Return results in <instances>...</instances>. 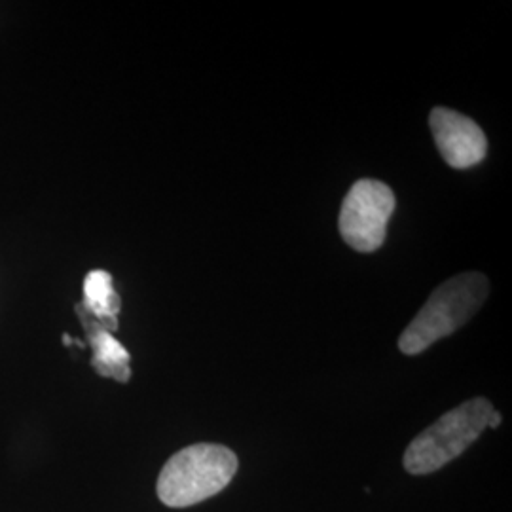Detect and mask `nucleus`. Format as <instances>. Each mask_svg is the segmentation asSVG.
Here are the masks:
<instances>
[{
    "label": "nucleus",
    "mask_w": 512,
    "mask_h": 512,
    "mask_svg": "<svg viewBox=\"0 0 512 512\" xmlns=\"http://www.w3.org/2000/svg\"><path fill=\"white\" fill-rule=\"evenodd\" d=\"M238 471L236 454L220 444H194L169 459L158 478V497L171 509L192 507L222 492Z\"/></svg>",
    "instance_id": "f03ea898"
},
{
    "label": "nucleus",
    "mask_w": 512,
    "mask_h": 512,
    "mask_svg": "<svg viewBox=\"0 0 512 512\" xmlns=\"http://www.w3.org/2000/svg\"><path fill=\"white\" fill-rule=\"evenodd\" d=\"M501 425V414L497 412V410H494L492 414H490V420H488V427L490 429H497Z\"/></svg>",
    "instance_id": "6e6552de"
},
{
    "label": "nucleus",
    "mask_w": 512,
    "mask_h": 512,
    "mask_svg": "<svg viewBox=\"0 0 512 512\" xmlns=\"http://www.w3.org/2000/svg\"><path fill=\"white\" fill-rule=\"evenodd\" d=\"M78 313L84 319L92 340L93 366L97 372L118 382H128L129 353L126 348L82 304L78 306Z\"/></svg>",
    "instance_id": "423d86ee"
},
{
    "label": "nucleus",
    "mask_w": 512,
    "mask_h": 512,
    "mask_svg": "<svg viewBox=\"0 0 512 512\" xmlns=\"http://www.w3.org/2000/svg\"><path fill=\"white\" fill-rule=\"evenodd\" d=\"M440 156L450 167L467 169L486 158L488 141L475 120L456 110L437 107L429 116Z\"/></svg>",
    "instance_id": "39448f33"
},
{
    "label": "nucleus",
    "mask_w": 512,
    "mask_h": 512,
    "mask_svg": "<svg viewBox=\"0 0 512 512\" xmlns=\"http://www.w3.org/2000/svg\"><path fill=\"white\" fill-rule=\"evenodd\" d=\"M395 211L393 190L374 179H361L349 188L340 211V234L351 249L374 253L384 245L387 222Z\"/></svg>",
    "instance_id": "20e7f679"
},
{
    "label": "nucleus",
    "mask_w": 512,
    "mask_h": 512,
    "mask_svg": "<svg viewBox=\"0 0 512 512\" xmlns=\"http://www.w3.org/2000/svg\"><path fill=\"white\" fill-rule=\"evenodd\" d=\"M494 410L488 399L478 397L444 414L410 442L404 454L406 471L412 475H429L459 458L488 427Z\"/></svg>",
    "instance_id": "7ed1b4c3"
},
{
    "label": "nucleus",
    "mask_w": 512,
    "mask_h": 512,
    "mask_svg": "<svg viewBox=\"0 0 512 512\" xmlns=\"http://www.w3.org/2000/svg\"><path fill=\"white\" fill-rule=\"evenodd\" d=\"M84 308L107 330L118 327L120 296L114 291L112 275L105 270H93L84 281Z\"/></svg>",
    "instance_id": "0eeeda50"
},
{
    "label": "nucleus",
    "mask_w": 512,
    "mask_h": 512,
    "mask_svg": "<svg viewBox=\"0 0 512 512\" xmlns=\"http://www.w3.org/2000/svg\"><path fill=\"white\" fill-rule=\"evenodd\" d=\"M488 294L490 281L478 272H467L444 281L404 329L399 349L404 355H418L431 348L440 338L450 336L475 317Z\"/></svg>",
    "instance_id": "f257e3e1"
}]
</instances>
